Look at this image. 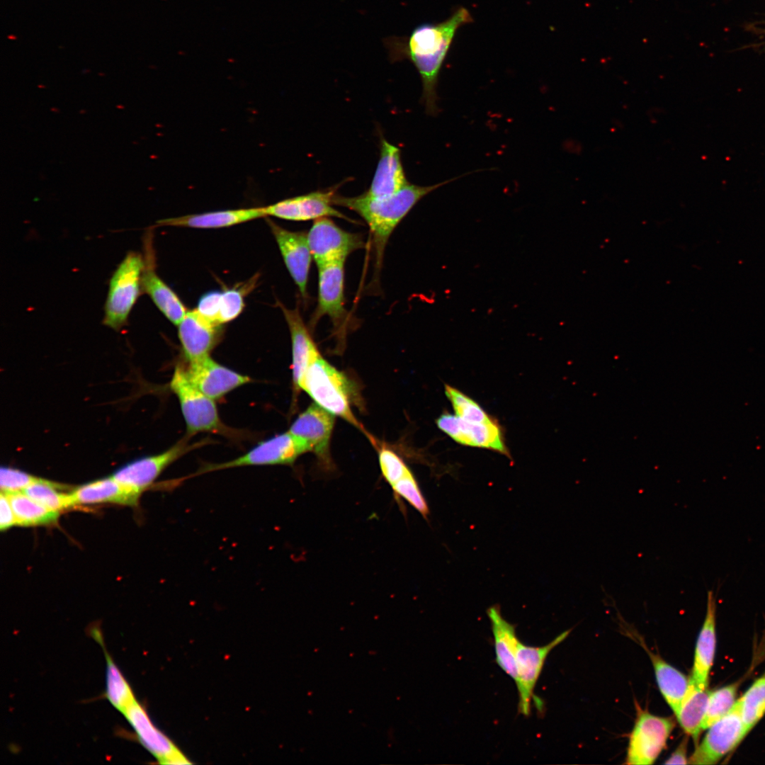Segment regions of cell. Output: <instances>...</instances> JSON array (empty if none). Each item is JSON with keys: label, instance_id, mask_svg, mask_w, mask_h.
<instances>
[{"label": "cell", "instance_id": "1", "mask_svg": "<svg viewBox=\"0 0 765 765\" xmlns=\"http://www.w3.org/2000/svg\"><path fill=\"white\" fill-rule=\"evenodd\" d=\"M472 21L469 10L460 6L441 22L424 23L408 35L390 36L384 40L392 62L407 60L417 69L422 82V99L429 115H436L438 112V77L456 33Z\"/></svg>", "mask_w": 765, "mask_h": 765}, {"label": "cell", "instance_id": "2", "mask_svg": "<svg viewBox=\"0 0 765 765\" xmlns=\"http://www.w3.org/2000/svg\"><path fill=\"white\" fill-rule=\"evenodd\" d=\"M460 176L431 185L409 183L394 195L371 198L363 193L356 197L335 195L334 205L347 208L360 215L367 223L372 240L375 272L380 270L387 241L400 222L424 196Z\"/></svg>", "mask_w": 765, "mask_h": 765}, {"label": "cell", "instance_id": "3", "mask_svg": "<svg viewBox=\"0 0 765 765\" xmlns=\"http://www.w3.org/2000/svg\"><path fill=\"white\" fill-rule=\"evenodd\" d=\"M300 390L307 392L315 404L328 412L361 427L351 410V403L356 397L353 385L321 354L308 366L300 383Z\"/></svg>", "mask_w": 765, "mask_h": 765}, {"label": "cell", "instance_id": "4", "mask_svg": "<svg viewBox=\"0 0 765 765\" xmlns=\"http://www.w3.org/2000/svg\"><path fill=\"white\" fill-rule=\"evenodd\" d=\"M145 259L130 251L113 271L104 305L103 324L114 330L124 327L142 292V278Z\"/></svg>", "mask_w": 765, "mask_h": 765}, {"label": "cell", "instance_id": "5", "mask_svg": "<svg viewBox=\"0 0 765 765\" xmlns=\"http://www.w3.org/2000/svg\"><path fill=\"white\" fill-rule=\"evenodd\" d=\"M170 389L178 400L186 426V436L191 437L200 432L227 434L231 431L222 423L215 400L191 382L182 366H176Z\"/></svg>", "mask_w": 765, "mask_h": 765}, {"label": "cell", "instance_id": "6", "mask_svg": "<svg viewBox=\"0 0 765 765\" xmlns=\"http://www.w3.org/2000/svg\"><path fill=\"white\" fill-rule=\"evenodd\" d=\"M310 452L307 445L289 431L261 441L245 454L233 460L203 465L193 476L225 469L276 465H291L302 454Z\"/></svg>", "mask_w": 765, "mask_h": 765}, {"label": "cell", "instance_id": "7", "mask_svg": "<svg viewBox=\"0 0 765 765\" xmlns=\"http://www.w3.org/2000/svg\"><path fill=\"white\" fill-rule=\"evenodd\" d=\"M674 725L672 718L657 716L638 708L629 737L625 764H653L665 748Z\"/></svg>", "mask_w": 765, "mask_h": 765}, {"label": "cell", "instance_id": "8", "mask_svg": "<svg viewBox=\"0 0 765 765\" xmlns=\"http://www.w3.org/2000/svg\"><path fill=\"white\" fill-rule=\"evenodd\" d=\"M312 259L317 267L346 261L353 251L366 245L362 236L344 230L329 217L315 220L307 232Z\"/></svg>", "mask_w": 765, "mask_h": 765}, {"label": "cell", "instance_id": "9", "mask_svg": "<svg viewBox=\"0 0 765 765\" xmlns=\"http://www.w3.org/2000/svg\"><path fill=\"white\" fill-rule=\"evenodd\" d=\"M688 764H713L733 750L749 732L740 713L738 700L732 709L708 728Z\"/></svg>", "mask_w": 765, "mask_h": 765}, {"label": "cell", "instance_id": "10", "mask_svg": "<svg viewBox=\"0 0 765 765\" xmlns=\"http://www.w3.org/2000/svg\"><path fill=\"white\" fill-rule=\"evenodd\" d=\"M344 261L317 267L318 300L310 326L314 327L324 316L329 317L336 332H346L348 312L344 299Z\"/></svg>", "mask_w": 765, "mask_h": 765}, {"label": "cell", "instance_id": "11", "mask_svg": "<svg viewBox=\"0 0 765 765\" xmlns=\"http://www.w3.org/2000/svg\"><path fill=\"white\" fill-rule=\"evenodd\" d=\"M188 438L186 436L161 453L133 460L118 469L112 476L120 483L142 494L152 487L169 465L205 442L189 444Z\"/></svg>", "mask_w": 765, "mask_h": 765}, {"label": "cell", "instance_id": "12", "mask_svg": "<svg viewBox=\"0 0 765 765\" xmlns=\"http://www.w3.org/2000/svg\"><path fill=\"white\" fill-rule=\"evenodd\" d=\"M136 737L161 764H191V761L152 722L147 710L135 699L122 713Z\"/></svg>", "mask_w": 765, "mask_h": 765}, {"label": "cell", "instance_id": "13", "mask_svg": "<svg viewBox=\"0 0 765 765\" xmlns=\"http://www.w3.org/2000/svg\"><path fill=\"white\" fill-rule=\"evenodd\" d=\"M336 194V187L316 191L264 206V212L266 216L291 221L315 220L330 217L351 220L333 207Z\"/></svg>", "mask_w": 765, "mask_h": 765}, {"label": "cell", "instance_id": "14", "mask_svg": "<svg viewBox=\"0 0 765 765\" xmlns=\"http://www.w3.org/2000/svg\"><path fill=\"white\" fill-rule=\"evenodd\" d=\"M571 629L565 630L547 645L535 647L526 645L518 642L516 652V661L518 673V681L516 684L518 696V711L521 714L528 716L531 713L534 688L543 669L545 661L557 645L560 644L569 635Z\"/></svg>", "mask_w": 765, "mask_h": 765}, {"label": "cell", "instance_id": "15", "mask_svg": "<svg viewBox=\"0 0 765 765\" xmlns=\"http://www.w3.org/2000/svg\"><path fill=\"white\" fill-rule=\"evenodd\" d=\"M285 265L298 286L301 296L307 298V283L312 259L307 233L293 232L268 220Z\"/></svg>", "mask_w": 765, "mask_h": 765}, {"label": "cell", "instance_id": "16", "mask_svg": "<svg viewBox=\"0 0 765 765\" xmlns=\"http://www.w3.org/2000/svg\"><path fill=\"white\" fill-rule=\"evenodd\" d=\"M436 424L442 431L460 444L488 448L509 456L502 432L495 420L488 423H476L444 413L436 419Z\"/></svg>", "mask_w": 765, "mask_h": 765}, {"label": "cell", "instance_id": "17", "mask_svg": "<svg viewBox=\"0 0 765 765\" xmlns=\"http://www.w3.org/2000/svg\"><path fill=\"white\" fill-rule=\"evenodd\" d=\"M334 415L314 403L291 424L289 431L301 438L324 466L330 465L329 443Z\"/></svg>", "mask_w": 765, "mask_h": 765}, {"label": "cell", "instance_id": "18", "mask_svg": "<svg viewBox=\"0 0 765 765\" xmlns=\"http://www.w3.org/2000/svg\"><path fill=\"white\" fill-rule=\"evenodd\" d=\"M185 370L191 382L214 400L250 381L247 375L218 363L210 355L188 363Z\"/></svg>", "mask_w": 765, "mask_h": 765}, {"label": "cell", "instance_id": "19", "mask_svg": "<svg viewBox=\"0 0 765 765\" xmlns=\"http://www.w3.org/2000/svg\"><path fill=\"white\" fill-rule=\"evenodd\" d=\"M177 327L182 351L188 363L210 355L221 329V326L210 322L196 309L188 311Z\"/></svg>", "mask_w": 765, "mask_h": 765}, {"label": "cell", "instance_id": "20", "mask_svg": "<svg viewBox=\"0 0 765 765\" xmlns=\"http://www.w3.org/2000/svg\"><path fill=\"white\" fill-rule=\"evenodd\" d=\"M409 183L401 161L400 149L382 137L377 168L369 188L363 194L371 198H386Z\"/></svg>", "mask_w": 765, "mask_h": 765}, {"label": "cell", "instance_id": "21", "mask_svg": "<svg viewBox=\"0 0 765 765\" xmlns=\"http://www.w3.org/2000/svg\"><path fill=\"white\" fill-rule=\"evenodd\" d=\"M280 308L288 324L292 342L293 382L294 392L300 390V383L308 366L320 353L307 328L298 307L288 309L279 301Z\"/></svg>", "mask_w": 765, "mask_h": 765}, {"label": "cell", "instance_id": "22", "mask_svg": "<svg viewBox=\"0 0 765 765\" xmlns=\"http://www.w3.org/2000/svg\"><path fill=\"white\" fill-rule=\"evenodd\" d=\"M716 600L713 591L707 594L706 613L696 642L690 679L698 686L707 688L716 645Z\"/></svg>", "mask_w": 765, "mask_h": 765}, {"label": "cell", "instance_id": "23", "mask_svg": "<svg viewBox=\"0 0 765 765\" xmlns=\"http://www.w3.org/2000/svg\"><path fill=\"white\" fill-rule=\"evenodd\" d=\"M266 217L264 207L224 210L169 217L157 221L159 226L217 229L231 227Z\"/></svg>", "mask_w": 765, "mask_h": 765}, {"label": "cell", "instance_id": "24", "mask_svg": "<svg viewBox=\"0 0 765 765\" xmlns=\"http://www.w3.org/2000/svg\"><path fill=\"white\" fill-rule=\"evenodd\" d=\"M76 505L112 503L137 506L142 494L113 476L97 480L75 488L71 493Z\"/></svg>", "mask_w": 765, "mask_h": 765}, {"label": "cell", "instance_id": "25", "mask_svg": "<svg viewBox=\"0 0 765 765\" xmlns=\"http://www.w3.org/2000/svg\"><path fill=\"white\" fill-rule=\"evenodd\" d=\"M144 259L142 293L147 294L165 317L177 326L188 310L174 291L157 275L152 256L148 252Z\"/></svg>", "mask_w": 765, "mask_h": 765}, {"label": "cell", "instance_id": "26", "mask_svg": "<svg viewBox=\"0 0 765 765\" xmlns=\"http://www.w3.org/2000/svg\"><path fill=\"white\" fill-rule=\"evenodd\" d=\"M487 616L491 623L496 662L516 684L518 681L516 652L520 641L516 633V627L504 618L498 606L489 607Z\"/></svg>", "mask_w": 765, "mask_h": 765}, {"label": "cell", "instance_id": "27", "mask_svg": "<svg viewBox=\"0 0 765 765\" xmlns=\"http://www.w3.org/2000/svg\"><path fill=\"white\" fill-rule=\"evenodd\" d=\"M710 693L708 687H701L689 678L686 693L675 715L681 728L695 742L703 730Z\"/></svg>", "mask_w": 765, "mask_h": 765}, {"label": "cell", "instance_id": "28", "mask_svg": "<svg viewBox=\"0 0 765 765\" xmlns=\"http://www.w3.org/2000/svg\"><path fill=\"white\" fill-rule=\"evenodd\" d=\"M647 651L653 665L659 691L676 715L688 688L689 679L658 654L648 650Z\"/></svg>", "mask_w": 765, "mask_h": 765}, {"label": "cell", "instance_id": "29", "mask_svg": "<svg viewBox=\"0 0 765 765\" xmlns=\"http://www.w3.org/2000/svg\"><path fill=\"white\" fill-rule=\"evenodd\" d=\"M91 635L101 646L105 655L106 662V698L116 710L122 713L136 698L129 683L107 652L101 630L93 628L91 630Z\"/></svg>", "mask_w": 765, "mask_h": 765}, {"label": "cell", "instance_id": "30", "mask_svg": "<svg viewBox=\"0 0 765 765\" xmlns=\"http://www.w3.org/2000/svg\"><path fill=\"white\" fill-rule=\"evenodd\" d=\"M6 494L9 498L17 526L33 527L47 526L57 522L60 516L58 511L42 506L23 492Z\"/></svg>", "mask_w": 765, "mask_h": 765}, {"label": "cell", "instance_id": "31", "mask_svg": "<svg viewBox=\"0 0 765 765\" xmlns=\"http://www.w3.org/2000/svg\"><path fill=\"white\" fill-rule=\"evenodd\" d=\"M63 484L42 479L26 487L23 492L42 506L60 512L75 506L71 494L59 492Z\"/></svg>", "mask_w": 765, "mask_h": 765}, {"label": "cell", "instance_id": "32", "mask_svg": "<svg viewBox=\"0 0 765 765\" xmlns=\"http://www.w3.org/2000/svg\"><path fill=\"white\" fill-rule=\"evenodd\" d=\"M738 702L742 720L750 731L765 714V674L754 681Z\"/></svg>", "mask_w": 765, "mask_h": 765}, {"label": "cell", "instance_id": "33", "mask_svg": "<svg viewBox=\"0 0 765 765\" xmlns=\"http://www.w3.org/2000/svg\"><path fill=\"white\" fill-rule=\"evenodd\" d=\"M737 684L725 686L710 693L703 730L727 714L737 702Z\"/></svg>", "mask_w": 765, "mask_h": 765}, {"label": "cell", "instance_id": "34", "mask_svg": "<svg viewBox=\"0 0 765 765\" xmlns=\"http://www.w3.org/2000/svg\"><path fill=\"white\" fill-rule=\"evenodd\" d=\"M256 278L235 288H227L221 292L218 323L222 325L237 318L244 307V296L253 288Z\"/></svg>", "mask_w": 765, "mask_h": 765}, {"label": "cell", "instance_id": "35", "mask_svg": "<svg viewBox=\"0 0 765 765\" xmlns=\"http://www.w3.org/2000/svg\"><path fill=\"white\" fill-rule=\"evenodd\" d=\"M445 393L458 417L476 423H488L494 421L475 401L455 387L446 385Z\"/></svg>", "mask_w": 765, "mask_h": 765}, {"label": "cell", "instance_id": "36", "mask_svg": "<svg viewBox=\"0 0 765 765\" xmlns=\"http://www.w3.org/2000/svg\"><path fill=\"white\" fill-rule=\"evenodd\" d=\"M392 489L397 498L407 501L424 518L429 513V507L412 471L392 485Z\"/></svg>", "mask_w": 765, "mask_h": 765}, {"label": "cell", "instance_id": "37", "mask_svg": "<svg viewBox=\"0 0 765 765\" xmlns=\"http://www.w3.org/2000/svg\"><path fill=\"white\" fill-rule=\"evenodd\" d=\"M378 460L382 475L391 487L411 471L402 458L386 446L379 448Z\"/></svg>", "mask_w": 765, "mask_h": 765}, {"label": "cell", "instance_id": "38", "mask_svg": "<svg viewBox=\"0 0 765 765\" xmlns=\"http://www.w3.org/2000/svg\"><path fill=\"white\" fill-rule=\"evenodd\" d=\"M0 472L1 492L5 494L23 492L30 484L42 480L13 468L2 467Z\"/></svg>", "mask_w": 765, "mask_h": 765}, {"label": "cell", "instance_id": "39", "mask_svg": "<svg viewBox=\"0 0 765 765\" xmlns=\"http://www.w3.org/2000/svg\"><path fill=\"white\" fill-rule=\"evenodd\" d=\"M221 292L217 290L208 292L198 300L197 312L210 322L218 325Z\"/></svg>", "mask_w": 765, "mask_h": 765}, {"label": "cell", "instance_id": "40", "mask_svg": "<svg viewBox=\"0 0 765 765\" xmlns=\"http://www.w3.org/2000/svg\"><path fill=\"white\" fill-rule=\"evenodd\" d=\"M16 526V521L8 497L1 492L0 496V529L6 531Z\"/></svg>", "mask_w": 765, "mask_h": 765}, {"label": "cell", "instance_id": "41", "mask_svg": "<svg viewBox=\"0 0 765 765\" xmlns=\"http://www.w3.org/2000/svg\"><path fill=\"white\" fill-rule=\"evenodd\" d=\"M688 737H684L674 752L664 762L665 764H688L687 758Z\"/></svg>", "mask_w": 765, "mask_h": 765}]
</instances>
